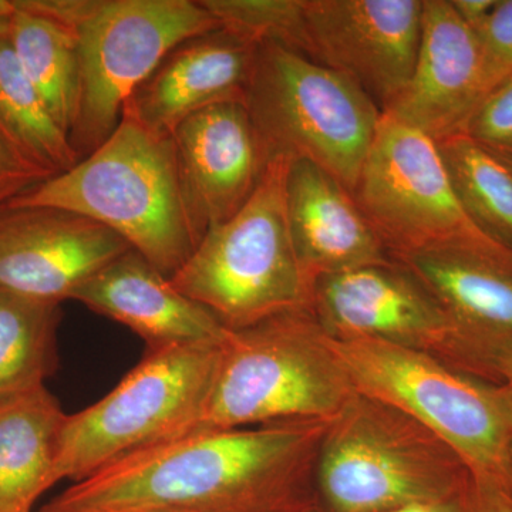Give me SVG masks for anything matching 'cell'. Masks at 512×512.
<instances>
[{"label": "cell", "instance_id": "1", "mask_svg": "<svg viewBox=\"0 0 512 512\" xmlns=\"http://www.w3.org/2000/svg\"><path fill=\"white\" fill-rule=\"evenodd\" d=\"M333 420L191 431L74 483L40 512H312Z\"/></svg>", "mask_w": 512, "mask_h": 512}, {"label": "cell", "instance_id": "2", "mask_svg": "<svg viewBox=\"0 0 512 512\" xmlns=\"http://www.w3.org/2000/svg\"><path fill=\"white\" fill-rule=\"evenodd\" d=\"M3 207L57 208L90 218L168 279L200 244L185 207L174 138L127 117L79 163Z\"/></svg>", "mask_w": 512, "mask_h": 512}, {"label": "cell", "instance_id": "3", "mask_svg": "<svg viewBox=\"0 0 512 512\" xmlns=\"http://www.w3.org/2000/svg\"><path fill=\"white\" fill-rule=\"evenodd\" d=\"M357 394L312 311L229 330L198 430L333 420Z\"/></svg>", "mask_w": 512, "mask_h": 512}, {"label": "cell", "instance_id": "4", "mask_svg": "<svg viewBox=\"0 0 512 512\" xmlns=\"http://www.w3.org/2000/svg\"><path fill=\"white\" fill-rule=\"evenodd\" d=\"M289 160L275 158L249 200L212 225L171 284L239 330L292 311H311L313 285L303 274L286 215Z\"/></svg>", "mask_w": 512, "mask_h": 512}, {"label": "cell", "instance_id": "5", "mask_svg": "<svg viewBox=\"0 0 512 512\" xmlns=\"http://www.w3.org/2000/svg\"><path fill=\"white\" fill-rule=\"evenodd\" d=\"M329 343L357 393L409 414L476 476L512 495V399L505 387L382 340L329 336Z\"/></svg>", "mask_w": 512, "mask_h": 512}, {"label": "cell", "instance_id": "6", "mask_svg": "<svg viewBox=\"0 0 512 512\" xmlns=\"http://www.w3.org/2000/svg\"><path fill=\"white\" fill-rule=\"evenodd\" d=\"M471 476L433 431L357 393L320 447L316 495L323 512H390L446 497Z\"/></svg>", "mask_w": 512, "mask_h": 512}, {"label": "cell", "instance_id": "7", "mask_svg": "<svg viewBox=\"0 0 512 512\" xmlns=\"http://www.w3.org/2000/svg\"><path fill=\"white\" fill-rule=\"evenodd\" d=\"M245 107L268 161H311L352 192L383 116L348 77L276 43L256 50Z\"/></svg>", "mask_w": 512, "mask_h": 512}, {"label": "cell", "instance_id": "8", "mask_svg": "<svg viewBox=\"0 0 512 512\" xmlns=\"http://www.w3.org/2000/svg\"><path fill=\"white\" fill-rule=\"evenodd\" d=\"M220 348L221 343L147 352L107 396L67 416L56 484L79 483L144 448L198 430Z\"/></svg>", "mask_w": 512, "mask_h": 512}, {"label": "cell", "instance_id": "9", "mask_svg": "<svg viewBox=\"0 0 512 512\" xmlns=\"http://www.w3.org/2000/svg\"><path fill=\"white\" fill-rule=\"evenodd\" d=\"M220 29L201 0H100L77 30L80 97L70 140L80 156L113 133L131 94L175 47Z\"/></svg>", "mask_w": 512, "mask_h": 512}, {"label": "cell", "instance_id": "10", "mask_svg": "<svg viewBox=\"0 0 512 512\" xmlns=\"http://www.w3.org/2000/svg\"><path fill=\"white\" fill-rule=\"evenodd\" d=\"M352 194L390 258L451 245L503 248L464 211L437 141L389 114Z\"/></svg>", "mask_w": 512, "mask_h": 512}, {"label": "cell", "instance_id": "11", "mask_svg": "<svg viewBox=\"0 0 512 512\" xmlns=\"http://www.w3.org/2000/svg\"><path fill=\"white\" fill-rule=\"evenodd\" d=\"M311 311L335 339H373L437 357L491 382L487 336L456 322L397 262L322 276Z\"/></svg>", "mask_w": 512, "mask_h": 512}, {"label": "cell", "instance_id": "12", "mask_svg": "<svg viewBox=\"0 0 512 512\" xmlns=\"http://www.w3.org/2000/svg\"><path fill=\"white\" fill-rule=\"evenodd\" d=\"M303 5L311 59L348 77L386 111L412 77L423 0H303Z\"/></svg>", "mask_w": 512, "mask_h": 512}, {"label": "cell", "instance_id": "13", "mask_svg": "<svg viewBox=\"0 0 512 512\" xmlns=\"http://www.w3.org/2000/svg\"><path fill=\"white\" fill-rule=\"evenodd\" d=\"M130 245L99 222L57 208L0 207V288L60 303Z\"/></svg>", "mask_w": 512, "mask_h": 512}, {"label": "cell", "instance_id": "14", "mask_svg": "<svg viewBox=\"0 0 512 512\" xmlns=\"http://www.w3.org/2000/svg\"><path fill=\"white\" fill-rule=\"evenodd\" d=\"M173 138L185 207L201 241L249 200L269 161L242 103L194 114Z\"/></svg>", "mask_w": 512, "mask_h": 512}, {"label": "cell", "instance_id": "15", "mask_svg": "<svg viewBox=\"0 0 512 512\" xmlns=\"http://www.w3.org/2000/svg\"><path fill=\"white\" fill-rule=\"evenodd\" d=\"M487 93L480 39L451 0H423L419 53L406 89L384 114L434 141L458 134Z\"/></svg>", "mask_w": 512, "mask_h": 512}, {"label": "cell", "instance_id": "16", "mask_svg": "<svg viewBox=\"0 0 512 512\" xmlns=\"http://www.w3.org/2000/svg\"><path fill=\"white\" fill-rule=\"evenodd\" d=\"M258 46L224 29L192 37L131 94L121 117L173 137L185 120L208 107L245 104Z\"/></svg>", "mask_w": 512, "mask_h": 512}, {"label": "cell", "instance_id": "17", "mask_svg": "<svg viewBox=\"0 0 512 512\" xmlns=\"http://www.w3.org/2000/svg\"><path fill=\"white\" fill-rule=\"evenodd\" d=\"M285 195L293 248L312 285L322 276L392 261L352 191L319 165L289 161Z\"/></svg>", "mask_w": 512, "mask_h": 512}, {"label": "cell", "instance_id": "18", "mask_svg": "<svg viewBox=\"0 0 512 512\" xmlns=\"http://www.w3.org/2000/svg\"><path fill=\"white\" fill-rule=\"evenodd\" d=\"M73 301L133 330L147 352L220 345L229 332L133 249L101 269L74 293Z\"/></svg>", "mask_w": 512, "mask_h": 512}, {"label": "cell", "instance_id": "19", "mask_svg": "<svg viewBox=\"0 0 512 512\" xmlns=\"http://www.w3.org/2000/svg\"><path fill=\"white\" fill-rule=\"evenodd\" d=\"M464 328L512 339V252L451 245L393 256Z\"/></svg>", "mask_w": 512, "mask_h": 512}, {"label": "cell", "instance_id": "20", "mask_svg": "<svg viewBox=\"0 0 512 512\" xmlns=\"http://www.w3.org/2000/svg\"><path fill=\"white\" fill-rule=\"evenodd\" d=\"M67 414L46 387L0 403V512H32L56 484Z\"/></svg>", "mask_w": 512, "mask_h": 512}, {"label": "cell", "instance_id": "21", "mask_svg": "<svg viewBox=\"0 0 512 512\" xmlns=\"http://www.w3.org/2000/svg\"><path fill=\"white\" fill-rule=\"evenodd\" d=\"M60 303L0 288V403L45 387L57 363Z\"/></svg>", "mask_w": 512, "mask_h": 512}, {"label": "cell", "instance_id": "22", "mask_svg": "<svg viewBox=\"0 0 512 512\" xmlns=\"http://www.w3.org/2000/svg\"><path fill=\"white\" fill-rule=\"evenodd\" d=\"M16 8L10 45L53 119L70 136L80 97L77 37L18 5Z\"/></svg>", "mask_w": 512, "mask_h": 512}, {"label": "cell", "instance_id": "23", "mask_svg": "<svg viewBox=\"0 0 512 512\" xmlns=\"http://www.w3.org/2000/svg\"><path fill=\"white\" fill-rule=\"evenodd\" d=\"M464 211L484 235L512 252V167L458 133L439 141Z\"/></svg>", "mask_w": 512, "mask_h": 512}, {"label": "cell", "instance_id": "24", "mask_svg": "<svg viewBox=\"0 0 512 512\" xmlns=\"http://www.w3.org/2000/svg\"><path fill=\"white\" fill-rule=\"evenodd\" d=\"M0 123L50 173H64L82 160L23 72L9 39L0 40Z\"/></svg>", "mask_w": 512, "mask_h": 512}, {"label": "cell", "instance_id": "25", "mask_svg": "<svg viewBox=\"0 0 512 512\" xmlns=\"http://www.w3.org/2000/svg\"><path fill=\"white\" fill-rule=\"evenodd\" d=\"M220 29L311 57L303 0H201Z\"/></svg>", "mask_w": 512, "mask_h": 512}, {"label": "cell", "instance_id": "26", "mask_svg": "<svg viewBox=\"0 0 512 512\" xmlns=\"http://www.w3.org/2000/svg\"><path fill=\"white\" fill-rule=\"evenodd\" d=\"M460 133L512 167V76L484 94Z\"/></svg>", "mask_w": 512, "mask_h": 512}, {"label": "cell", "instance_id": "27", "mask_svg": "<svg viewBox=\"0 0 512 512\" xmlns=\"http://www.w3.org/2000/svg\"><path fill=\"white\" fill-rule=\"evenodd\" d=\"M53 175L0 123V207Z\"/></svg>", "mask_w": 512, "mask_h": 512}, {"label": "cell", "instance_id": "28", "mask_svg": "<svg viewBox=\"0 0 512 512\" xmlns=\"http://www.w3.org/2000/svg\"><path fill=\"white\" fill-rule=\"evenodd\" d=\"M390 512H512V495L474 474L446 497Z\"/></svg>", "mask_w": 512, "mask_h": 512}, {"label": "cell", "instance_id": "29", "mask_svg": "<svg viewBox=\"0 0 512 512\" xmlns=\"http://www.w3.org/2000/svg\"><path fill=\"white\" fill-rule=\"evenodd\" d=\"M483 49L485 87L512 76V0H500L478 33Z\"/></svg>", "mask_w": 512, "mask_h": 512}, {"label": "cell", "instance_id": "30", "mask_svg": "<svg viewBox=\"0 0 512 512\" xmlns=\"http://www.w3.org/2000/svg\"><path fill=\"white\" fill-rule=\"evenodd\" d=\"M16 5L76 35L99 8L100 0H16Z\"/></svg>", "mask_w": 512, "mask_h": 512}, {"label": "cell", "instance_id": "31", "mask_svg": "<svg viewBox=\"0 0 512 512\" xmlns=\"http://www.w3.org/2000/svg\"><path fill=\"white\" fill-rule=\"evenodd\" d=\"M498 2L500 0H451V5L468 28L478 35L493 15Z\"/></svg>", "mask_w": 512, "mask_h": 512}, {"label": "cell", "instance_id": "32", "mask_svg": "<svg viewBox=\"0 0 512 512\" xmlns=\"http://www.w3.org/2000/svg\"><path fill=\"white\" fill-rule=\"evenodd\" d=\"M495 382L505 387L512 399V339L498 340L494 359Z\"/></svg>", "mask_w": 512, "mask_h": 512}, {"label": "cell", "instance_id": "33", "mask_svg": "<svg viewBox=\"0 0 512 512\" xmlns=\"http://www.w3.org/2000/svg\"><path fill=\"white\" fill-rule=\"evenodd\" d=\"M16 12L15 0H0V40L9 39Z\"/></svg>", "mask_w": 512, "mask_h": 512}, {"label": "cell", "instance_id": "34", "mask_svg": "<svg viewBox=\"0 0 512 512\" xmlns=\"http://www.w3.org/2000/svg\"><path fill=\"white\" fill-rule=\"evenodd\" d=\"M109 512H188L180 510H168V508H131V510H117Z\"/></svg>", "mask_w": 512, "mask_h": 512}, {"label": "cell", "instance_id": "35", "mask_svg": "<svg viewBox=\"0 0 512 512\" xmlns=\"http://www.w3.org/2000/svg\"><path fill=\"white\" fill-rule=\"evenodd\" d=\"M312 512H323V511H322V508L318 507V508H316L315 511H312Z\"/></svg>", "mask_w": 512, "mask_h": 512}, {"label": "cell", "instance_id": "36", "mask_svg": "<svg viewBox=\"0 0 512 512\" xmlns=\"http://www.w3.org/2000/svg\"><path fill=\"white\" fill-rule=\"evenodd\" d=\"M511 481H512V460H511Z\"/></svg>", "mask_w": 512, "mask_h": 512}]
</instances>
